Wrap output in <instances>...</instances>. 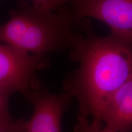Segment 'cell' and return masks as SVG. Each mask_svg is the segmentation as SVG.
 Segmentation results:
<instances>
[{
	"label": "cell",
	"instance_id": "obj_4",
	"mask_svg": "<svg viewBox=\"0 0 132 132\" xmlns=\"http://www.w3.org/2000/svg\"><path fill=\"white\" fill-rule=\"evenodd\" d=\"M74 23L86 18L103 21L111 34L132 44V0H70Z\"/></svg>",
	"mask_w": 132,
	"mask_h": 132
},
{
	"label": "cell",
	"instance_id": "obj_1",
	"mask_svg": "<svg viewBox=\"0 0 132 132\" xmlns=\"http://www.w3.org/2000/svg\"><path fill=\"white\" fill-rule=\"evenodd\" d=\"M69 48L79 65L65 80L64 92L78 101V116L91 117L90 124L102 127L104 106L132 74V44L89 31L75 34Z\"/></svg>",
	"mask_w": 132,
	"mask_h": 132
},
{
	"label": "cell",
	"instance_id": "obj_10",
	"mask_svg": "<svg viewBox=\"0 0 132 132\" xmlns=\"http://www.w3.org/2000/svg\"><path fill=\"white\" fill-rule=\"evenodd\" d=\"M26 121L22 119L16 120H0V132H25Z\"/></svg>",
	"mask_w": 132,
	"mask_h": 132
},
{
	"label": "cell",
	"instance_id": "obj_6",
	"mask_svg": "<svg viewBox=\"0 0 132 132\" xmlns=\"http://www.w3.org/2000/svg\"><path fill=\"white\" fill-rule=\"evenodd\" d=\"M101 120L105 127L115 131H132V74L109 98Z\"/></svg>",
	"mask_w": 132,
	"mask_h": 132
},
{
	"label": "cell",
	"instance_id": "obj_3",
	"mask_svg": "<svg viewBox=\"0 0 132 132\" xmlns=\"http://www.w3.org/2000/svg\"><path fill=\"white\" fill-rule=\"evenodd\" d=\"M50 60L44 54L28 53L7 44H0V87L25 97L39 89L37 72L48 67Z\"/></svg>",
	"mask_w": 132,
	"mask_h": 132
},
{
	"label": "cell",
	"instance_id": "obj_2",
	"mask_svg": "<svg viewBox=\"0 0 132 132\" xmlns=\"http://www.w3.org/2000/svg\"><path fill=\"white\" fill-rule=\"evenodd\" d=\"M9 20L0 25V41L33 54H44L70 48L75 34L71 7L56 12L34 7L19 0L9 12Z\"/></svg>",
	"mask_w": 132,
	"mask_h": 132
},
{
	"label": "cell",
	"instance_id": "obj_5",
	"mask_svg": "<svg viewBox=\"0 0 132 132\" xmlns=\"http://www.w3.org/2000/svg\"><path fill=\"white\" fill-rule=\"evenodd\" d=\"M25 98L33 106L25 132H61L62 118L73 98L70 95L65 92L56 94L43 88L32 90Z\"/></svg>",
	"mask_w": 132,
	"mask_h": 132
},
{
	"label": "cell",
	"instance_id": "obj_8",
	"mask_svg": "<svg viewBox=\"0 0 132 132\" xmlns=\"http://www.w3.org/2000/svg\"><path fill=\"white\" fill-rule=\"evenodd\" d=\"M78 121L76 124L73 132H117L110 128L102 127H95L90 124L88 121V118L78 116Z\"/></svg>",
	"mask_w": 132,
	"mask_h": 132
},
{
	"label": "cell",
	"instance_id": "obj_7",
	"mask_svg": "<svg viewBox=\"0 0 132 132\" xmlns=\"http://www.w3.org/2000/svg\"><path fill=\"white\" fill-rule=\"evenodd\" d=\"M32 6L37 9L53 11H57L69 3L70 0H30Z\"/></svg>",
	"mask_w": 132,
	"mask_h": 132
},
{
	"label": "cell",
	"instance_id": "obj_9",
	"mask_svg": "<svg viewBox=\"0 0 132 132\" xmlns=\"http://www.w3.org/2000/svg\"><path fill=\"white\" fill-rule=\"evenodd\" d=\"M12 93L10 90L0 87V120L13 119L10 115L9 110V100Z\"/></svg>",
	"mask_w": 132,
	"mask_h": 132
}]
</instances>
